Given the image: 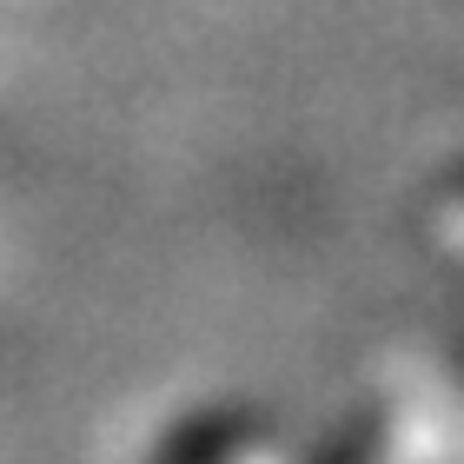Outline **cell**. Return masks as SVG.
Wrapping results in <instances>:
<instances>
[{
	"label": "cell",
	"instance_id": "6da1fadb",
	"mask_svg": "<svg viewBox=\"0 0 464 464\" xmlns=\"http://www.w3.org/2000/svg\"><path fill=\"white\" fill-rule=\"evenodd\" d=\"M451 219H458V226H464V186H458V199H451Z\"/></svg>",
	"mask_w": 464,
	"mask_h": 464
}]
</instances>
